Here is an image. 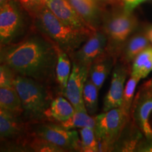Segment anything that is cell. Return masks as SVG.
<instances>
[{
    "label": "cell",
    "mask_w": 152,
    "mask_h": 152,
    "mask_svg": "<svg viewBox=\"0 0 152 152\" xmlns=\"http://www.w3.org/2000/svg\"><path fill=\"white\" fill-rule=\"evenodd\" d=\"M140 80L141 78L138 76L130 74V77L125 84L122 103L120 108L123 111V113L128 117H130V111L133 101H134V92H135L137 85Z\"/></svg>",
    "instance_id": "obj_23"
},
{
    "label": "cell",
    "mask_w": 152,
    "mask_h": 152,
    "mask_svg": "<svg viewBox=\"0 0 152 152\" xmlns=\"http://www.w3.org/2000/svg\"><path fill=\"white\" fill-rule=\"evenodd\" d=\"M90 68L73 61L71 73L64 95L72 104L75 111L86 109L83 100V90L88 79Z\"/></svg>",
    "instance_id": "obj_9"
},
{
    "label": "cell",
    "mask_w": 152,
    "mask_h": 152,
    "mask_svg": "<svg viewBox=\"0 0 152 152\" xmlns=\"http://www.w3.org/2000/svg\"><path fill=\"white\" fill-rule=\"evenodd\" d=\"M8 1L9 0H0V9H1Z\"/></svg>",
    "instance_id": "obj_33"
},
{
    "label": "cell",
    "mask_w": 152,
    "mask_h": 152,
    "mask_svg": "<svg viewBox=\"0 0 152 152\" xmlns=\"http://www.w3.org/2000/svg\"><path fill=\"white\" fill-rule=\"evenodd\" d=\"M58 47L49 39L31 35L16 45L7 46L4 64L16 75L45 84L56 79Z\"/></svg>",
    "instance_id": "obj_1"
},
{
    "label": "cell",
    "mask_w": 152,
    "mask_h": 152,
    "mask_svg": "<svg viewBox=\"0 0 152 152\" xmlns=\"http://www.w3.org/2000/svg\"><path fill=\"white\" fill-rule=\"evenodd\" d=\"M115 63V57L106 51L104 55L91 65L89 71V77L99 90L103 86L106 77L109 75Z\"/></svg>",
    "instance_id": "obj_14"
},
{
    "label": "cell",
    "mask_w": 152,
    "mask_h": 152,
    "mask_svg": "<svg viewBox=\"0 0 152 152\" xmlns=\"http://www.w3.org/2000/svg\"><path fill=\"white\" fill-rule=\"evenodd\" d=\"M138 26L132 11L122 10L112 12L104 20L103 31L107 37L106 52L116 58L122 47Z\"/></svg>",
    "instance_id": "obj_4"
},
{
    "label": "cell",
    "mask_w": 152,
    "mask_h": 152,
    "mask_svg": "<svg viewBox=\"0 0 152 152\" xmlns=\"http://www.w3.org/2000/svg\"><path fill=\"white\" fill-rule=\"evenodd\" d=\"M18 1L29 14L33 16L34 13L45 5V0H15Z\"/></svg>",
    "instance_id": "obj_27"
},
{
    "label": "cell",
    "mask_w": 152,
    "mask_h": 152,
    "mask_svg": "<svg viewBox=\"0 0 152 152\" xmlns=\"http://www.w3.org/2000/svg\"><path fill=\"white\" fill-rule=\"evenodd\" d=\"M129 73V67L122 62L117 63L113 68L110 88L104 102L103 111L120 108L123 100L125 81Z\"/></svg>",
    "instance_id": "obj_12"
},
{
    "label": "cell",
    "mask_w": 152,
    "mask_h": 152,
    "mask_svg": "<svg viewBox=\"0 0 152 152\" xmlns=\"http://www.w3.org/2000/svg\"><path fill=\"white\" fill-rule=\"evenodd\" d=\"M0 109L17 115L23 113L20 97L14 86L0 87Z\"/></svg>",
    "instance_id": "obj_17"
},
{
    "label": "cell",
    "mask_w": 152,
    "mask_h": 152,
    "mask_svg": "<svg viewBox=\"0 0 152 152\" xmlns=\"http://www.w3.org/2000/svg\"><path fill=\"white\" fill-rule=\"evenodd\" d=\"M71 73V63L68 54L58 47V58H57L56 66V80L59 85L62 94L65 92Z\"/></svg>",
    "instance_id": "obj_19"
},
{
    "label": "cell",
    "mask_w": 152,
    "mask_h": 152,
    "mask_svg": "<svg viewBox=\"0 0 152 152\" xmlns=\"http://www.w3.org/2000/svg\"><path fill=\"white\" fill-rule=\"evenodd\" d=\"M78 14L89 24L99 29L102 9L95 0H68Z\"/></svg>",
    "instance_id": "obj_16"
},
{
    "label": "cell",
    "mask_w": 152,
    "mask_h": 152,
    "mask_svg": "<svg viewBox=\"0 0 152 152\" xmlns=\"http://www.w3.org/2000/svg\"><path fill=\"white\" fill-rule=\"evenodd\" d=\"M7 46H1L0 45V64L4 63L5 53Z\"/></svg>",
    "instance_id": "obj_31"
},
{
    "label": "cell",
    "mask_w": 152,
    "mask_h": 152,
    "mask_svg": "<svg viewBox=\"0 0 152 152\" xmlns=\"http://www.w3.org/2000/svg\"><path fill=\"white\" fill-rule=\"evenodd\" d=\"M16 74L11 68L3 63L0 64V87L14 86Z\"/></svg>",
    "instance_id": "obj_26"
},
{
    "label": "cell",
    "mask_w": 152,
    "mask_h": 152,
    "mask_svg": "<svg viewBox=\"0 0 152 152\" xmlns=\"http://www.w3.org/2000/svg\"><path fill=\"white\" fill-rule=\"evenodd\" d=\"M147 83L149 85V86L151 87V88H152V80H150V81L149 82V83Z\"/></svg>",
    "instance_id": "obj_34"
},
{
    "label": "cell",
    "mask_w": 152,
    "mask_h": 152,
    "mask_svg": "<svg viewBox=\"0 0 152 152\" xmlns=\"http://www.w3.org/2000/svg\"><path fill=\"white\" fill-rule=\"evenodd\" d=\"M106 47L107 37L104 32L96 30L85 41L84 45L72 53L73 61L90 67L95 61L104 54Z\"/></svg>",
    "instance_id": "obj_11"
},
{
    "label": "cell",
    "mask_w": 152,
    "mask_h": 152,
    "mask_svg": "<svg viewBox=\"0 0 152 152\" xmlns=\"http://www.w3.org/2000/svg\"><path fill=\"white\" fill-rule=\"evenodd\" d=\"M130 117L121 108L104 111L95 116L94 132L99 146V151H111L122 134Z\"/></svg>",
    "instance_id": "obj_5"
},
{
    "label": "cell",
    "mask_w": 152,
    "mask_h": 152,
    "mask_svg": "<svg viewBox=\"0 0 152 152\" xmlns=\"http://www.w3.org/2000/svg\"><path fill=\"white\" fill-rule=\"evenodd\" d=\"M23 17L15 0H9L0 9V45L8 46L23 33Z\"/></svg>",
    "instance_id": "obj_7"
},
{
    "label": "cell",
    "mask_w": 152,
    "mask_h": 152,
    "mask_svg": "<svg viewBox=\"0 0 152 152\" xmlns=\"http://www.w3.org/2000/svg\"><path fill=\"white\" fill-rule=\"evenodd\" d=\"M135 151L139 152H152V137L142 138L139 142Z\"/></svg>",
    "instance_id": "obj_28"
},
{
    "label": "cell",
    "mask_w": 152,
    "mask_h": 152,
    "mask_svg": "<svg viewBox=\"0 0 152 152\" xmlns=\"http://www.w3.org/2000/svg\"><path fill=\"white\" fill-rule=\"evenodd\" d=\"M82 151L96 152L99 151V146L94 129L90 127L80 128V130Z\"/></svg>",
    "instance_id": "obj_24"
},
{
    "label": "cell",
    "mask_w": 152,
    "mask_h": 152,
    "mask_svg": "<svg viewBox=\"0 0 152 152\" xmlns=\"http://www.w3.org/2000/svg\"><path fill=\"white\" fill-rule=\"evenodd\" d=\"M33 135L58 146L65 151H82L78 132L75 130H67L61 125L49 123L37 125Z\"/></svg>",
    "instance_id": "obj_6"
},
{
    "label": "cell",
    "mask_w": 152,
    "mask_h": 152,
    "mask_svg": "<svg viewBox=\"0 0 152 152\" xmlns=\"http://www.w3.org/2000/svg\"><path fill=\"white\" fill-rule=\"evenodd\" d=\"M32 16L42 33L68 54L79 49L92 35L64 23L46 5L36 11Z\"/></svg>",
    "instance_id": "obj_2"
},
{
    "label": "cell",
    "mask_w": 152,
    "mask_h": 152,
    "mask_svg": "<svg viewBox=\"0 0 152 152\" xmlns=\"http://www.w3.org/2000/svg\"><path fill=\"white\" fill-rule=\"evenodd\" d=\"M95 1L99 4V6H105L107 4H117V3H123L121 0H95Z\"/></svg>",
    "instance_id": "obj_30"
},
{
    "label": "cell",
    "mask_w": 152,
    "mask_h": 152,
    "mask_svg": "<svg viewBox=\"0 0 152 152\" xmlns=\"http://www.w3.org/2000/svg\"><path fill=\"white\" fill-rule=\"evenodd\" d=\"M124 3V9L128 11H132L135 7L140 5L139 0H121Z\"/></svg>",
    "instance_id": "obj_29"
},
{
    "label": "cell",
    "mask_w": 152,
    "mask_h": 152,
    "mask_svg": "<svg viewBox=\"0 0 152 152\" xmlns=\"http://www.w3.org/2000/svg\"><path fill=\"white\" fill-rule=\"evenodd\" d=\"M45 5L57 18L72 28L90 35L99 30L89 24L68 0H45Z\"/></svg>",
    "instance_id": "obj_10"
},
{
    "label": "cell",
    "mask_w": 152,
    "mask_h": 152,
    "mask_svg": "<svg viewBox=\"0 0 152 152\" xmlns=\"http://www.w3.org/2000/svg\"><path fill=\"white\" fill-rule=\"evenodd\" d=\"M75 108L67 99L58 96L52 100L48 115L60 123L65 122L73 115Z\"/></svg>",
    "instance_id": "obj_18"
},
{
    "label": "cell",
    "mask_w": 152,
    "mask_h": 152,
    "mask_svg": "<svg viewBox=\"0 0 152 152\" xmlns=\"http://www.w3.org/2000/svg\"><path fill=\"white\" fill-rule=\"evenodd\" d=\"M61 125L67 130L75 128H83L86 127L94 128L95 117H92L87 113V110H79L74 112L73 115L65 122L61 123Z\"/></svg>",
    "instance_id": "obj_21"
},
{
    "label": "cell",
    "mask_w": 152,
    "mask_h": 152,
    "mask_svg": "<svg viewBox=\"0 0 152 152\" xmlns=\"http://www.w3.org/2000/svg\"><path fill=\"white\" fill-rule=\"evenodd\" d=\"M149 46H151L150 42L145 34L138 33L128 38L122 47L120 53L121 61L129 66L140 53Z\"/></svg>",
    "instance_id": "obj_15"
},
{
    "label": "cell",
    "mask_w": 152,
    "mask_h": 152,
    "mask_svg": "<svg viewBox=\"0 0 152 152\" xmlns=\"http://www.w3.org/2000/svg\"><path fill=\"white\" fill-rule=\"evenodd\" d=\"M45 83L26 76L16 75L14 87L20 97L25 115L31 120L49 118L52 100Z\"/></svg>",
    "instance_id": "obj_3"
},
{
    "label": "cell",
    "mask_w": 152,
    "mask_h": 152,
    "mask_svg": "<svg viewBox=\"0 0 152 152\" xmlns=\"http://www.w3.org/2000/svg\"><path fill=\"white\" fill-rule=\"evenodd\" d=\"M131 75L145 78L152 71V46L148 47L137 56L132 62Z\"/></svg>",
    "instance_id": "obj_20"
},
{
    "label": "cell",
    "mask_w": 152,
    "mask_h": 152,
    "mask_svg": "<svg viewBox=\"0 0 152 152\" xmlns=\"http://www.w3.org/2000/svg\"><path fill=\"white\" fill-rule=\"evenodd\" d=\"M145 35L147 36V39H149L150 43L152 44V26H150L149 27L147 28V30H145Z\"/></svg>",
    "instance_id": "obj_32"
},
{
    "label": "cell",
    "mask_w": 152,
    "mask_h": 152,
    "mask_svg": "<svg viewBox=\"0 0 152 152\" xmlns=\"http://www.w3.org/2000/svg\"><path fill=\"white\" fill-rule=\"evenodd\" d=\"M145 91L139 92L133 101L130 111V117L133 123L141 130L144 137H152V127L149 123L152 113V88L145 84Z\"/></svg>",
    "instance_id": "obj_8"
},
{
    "label": "cell",
    "mask_w": 152,
    "mask_h": 152,
    "mask_svg": "<svg viewBox=\"0 0 152 152\" xmlns=\"http://www.w3.org/2000/svg\"><path fill=\"white\" fill-rule=\"evenodd\" d=\"M25 130L26 126L18 119V115L0 109V140L22 136Z\"/></svg>",
    "instance_id": "obj_13"
},
{
    "label": "cell",
    "mask_w": 152,
    "mask_h": 152,
    "mask_svg": "<svg viewBox=\"0 0 152 152\" xmlns=\"http://www.w3.org/2000/svg\"><path fill=\"white\" fill-rule=\"evenodd\" d=\"M99 90L90 78L87 80L83 90V100L87 113L90 115H94L97 111Z\"/></svg>",
    "instance_id": "obj_22"
},
{
    "label": "cell",
    "mask_w": 152,
    "mask_h": 152,
    "mask_svg": "<svg viewBox=\"0 0 152 152\" xmlns=\"http://www.w3.org/2000/svg\"><path fill=\"white\" fill-rule=\"evenodd\" d=\"M34 136V135H33ZM28 145L33 151L37 152H64L65 151L61 148L51 143L47 140L39 137L34 136L30 140Z\"/></svg>",
    "instance_id": "obj_25"
}]
</instances>
